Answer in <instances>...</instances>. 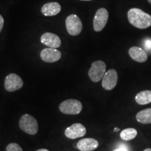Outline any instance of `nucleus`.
I'll return each instance as SVG.
<instances>
[{
	"instance_id": "obj_1",
	"label": "nucleus",
	"mask_w": 151,
	"mask_h": 151,
	"mask_svg": "<svg viewBox=\"0 0 151 151\" xmlns=\"http://www.w3.org/2000/svg\"><path fill=\"white\" fill-rule=\"evenodd\" d=\"M129 23L138 29H147L151 26V16L141 9L133 8L127 13Z\"/></svg>"
},
{
	"instance_id": "obj_2",
	"label": "nucleus",
	"mask_w": 151,
	"mask_h": 151,
	"mask_svg": "<svg viewBox=\"0 0 151 151\" xmlns=\"http://www.w3.org/2000/svg\"><path fill=\"white\" fill-rule=\"evenodd\" d=\"M19 127L20 129L30 135L37 134L39 130L37 120L29 114H24L19 120Z\"/></svg>"
},
{
	"instance_id": "obj_3",
	"label": "nucleus",
	"mask_w": 151,
	"mask_h": 151,
	"mask_svg": "<svg viewBox=\"0 0 151 151\" xmlns=\"http://www.w3.org/2000/svg\"><path fill=\"white\" fill-rule=\"evenodd\" d=\"M60 111L62 113L67 115H77L81 112L83 105L80 101L77 99H67L60 104Z\"/></svg>"
},
{
	"instance_id": "obj_4",
	"label": "nucleus",
	"mask_w": 151,
	"mask_h": 151,
	"mask_svg": "<svg viewBox=\"0 0 151 151\" xmlns=\"http://www.w3.org/2000/svg\"><path fill=\"white\" fill-rule=\"evenodd\" d=\"M106 65L103 61L94 62L88 71V76L92 82L97 83L103 78L106 73Z\"/></svg>"
},
{
	"instance_id": "obj_5",
	"label": "nucleus",
	"mask_w": 151,
	"mask_h": 151,
	"mask_svg": "<svg viewBox=\"0 0 151 151\" xmlns=\"http://www.w3.org/2000/svg\"><path fill=\"white\" fill-rule=\"evenodd\" d=\"M65 23L68 33L71 36H77L82 32V22L76 15L71 14L68 16L66 19Z\"/></svg>"
},
{
	"instance_id": "obj_6",
	"label": "nucleus",
	"mask_w": 151,
	"mask_h": 151,
	"mask_svg": "<svg viewBox=\"0 0 151 151\" xmlns=\"http://www.w3.org/2000/svg\"><path fill=\"white\" fill-rule=\"evenodd\" d=\"M109 20V12L104 8L98 9L94 15L93 28L95 32H101L105 27Z\"/></svg>"
},
{
	"instance_id": "obj_7",
	"label": "nucleus",
	"mask_w": 151,
	"mask_h": 151,
	"mask_svg": "<svg viewBox=\"0 0 151 151\" xmlns=\"http://www.w3.org/2000/svg\"><path fill=\"white\" fill-rule=\"evenodd\" d=\"M23 86L22 78L16 73H10L6 77L4 81V88L8 92H15L20 90Z\"/></svg>"
},
{
	"instance_id": "obj_8",
	"label": "nucleus",
	"mask_w": 151,
	"mask_h": 151,
	"mask_svg": "<svg viewBox=\"0 0 151 151\" xmlns=\"http://www.w3.org/2000/svg\"><path fill=\"white\" fill-rule=\"evenodd\" d=\"M118 76L115 69H109L105 73L102 78V87L106 90H111L116 86Z\"/></svg>"
},
{
	"instance_id": "obj_9",
	"label": "nucleus",
	"mask_w": 151,
	"mask_h": 151,
	"mask_svg": "<svg viewBox=\"0 0 151 151\" xmlns=\"http://www.w3.org/2000/svg\"><path fill=\"white\" fill-rule=\"evenodd\" d=\"M86 127L81 123H75L67 127L65 129V134L69 139H75L79 137H83L86 135Z\"/></svg>"
},
{
	"instance_id": "obj_10",
	"label": "nucleus",
	"mask_w": 151,
	"mask_h": 151,
	"mask_svg": "<svg viewBox=\"0 0 151 151\" xmlns=\"http://www.w3.org/2000/svg\"><path fill=\"white\" fill-rule=\"evenodd\" d=\"M40 56L43 61L48 63H53L60 60L62 54L56 48H47L41 50Z\"/></svg>"
},
{
	"instance_id": "obj_11",
	"label": "nucleus",
	"mask_w": 151,
	"mask_h": 151,
	"mask_svg": "<svg viewBox=\"0 0 151 151\" xmlns=\"http://www.w3.org/2000/svg\"><path fill=\"white\" fill-rule=\"evenodd\" d=\"M41 42L48 48H58L61 46V39L57 35L53 33H44L41 37Z\"/></svg>"
},
{
	"instance_id": "obj_12",
	"label": "nucleus",
	"mask_w": 151,
	"mask_h": 151,
	"mask_svg": "<svg viewBox=\"0 0 151 151\" xmlns=\"http://www.w3.org/2000/svg\"><path fill=\"white\" fill-rule=\"evenodd\" d=\"M99 146V142L94 139L87 138L81 139L77 143V148L81 151H93Z\"/></svg>"
},
{
	"instance_id": "obj_13",
	"label": "nucleus",
	"mask_w": 151,
	"mask_h": 151,
	"mask_svg": "<svg viewBox=\"0 0 151 151\" xmlns=\"http://www.w3.org/2000/svg\"><path fill=\"white\" fill-rule=\"evenodd\" d=\"M129 55L132 60L140 63L145 62L148 60V53L142 48L137 46H133L130 48Z\"/></svg>"
},
{
	"instance_id": "obj_14",
	"label": "nucleus",
	"mask_w": 151,
	"mask_h": 151,
	"mask_svg": "<svg viewBox=\"0 0 151 151\" xmlns=\"http://www.w3.org/2000/svg\"><path fill=\"white\" fill-rule=\"evenodd\" d=\"M61 11V6L58 2H49L45 4L41 8V13L45 16H54Z\"/></svg>"
},
{
	"instance_id": "obj_15",
	"label": "nucleus",
	"mask_w": 151,
	"mask_h": 151,
	"mask_svg": "<svg viewBox=\"0 0 151 151\" xmlns=\"http://www.w3.org/2000/svg\"><path fill=\"white\" fill-rule=\"evenodd\" d=\"M137 104L140 105H146L151 103V90H143L139 92L135 97Z\"/></svg>"
},
{
	"instance_id": "obj_16",
	"label": "nucleus",
	"mask_w": 151,
	"mask_h": 151,
	"mask_svg": "<svg viewBox=\"0 0 151 151\" xmlns=\"http://www.w3.org/2000/svg\"><path fill=\"white\" fill-rule=\"evenodd\" d=\"M137 120L142 124H151V108L142 110L137 113Z\"/></svg>"
},
{
	"instance_id": "obj_17",
	"label": "nucleus",
	"mask_w": 151,
	"mask_h": 151,
	"mask_svg": "<svg viewBox=\"0 0 151 151\" xmlns=\"http://www.w3.org/2000/svg\"><path fill=\"white\" fill-rule=\"evenodd\" d=\"M137 130L134 128H127L122 130L120 133V137L122 140L130 141L134 139L137 136Z\"/></svg>"
},
{
	"instance_id": "obj_18",
	"label": "nucleus",
	"mask_w": 151,
	"mask_h": 151,
	"mask_svg": "<svg viewBox=\"0 0 151 151\" xmlns=\"http://www.w3.org/2000/svg\"><path fill=\"white\" fill-rule=\"evenodd\" d=\"M6 151H23V150L18 143H11L6 146Z\"/></svg>"
},
{
	"instance_id": "obj_19",
	"label": "nucleus",
	"mask_w": 151,
	"mask_h": 151,
	"mask_svg": "<svg viewBox=\"0 0 151 151\" xmlns=\"http://www.w3.org/2000/svg\"><path fill=\"white\" fill-rule=\"evenodd\" d=\"M143 47L146 49L145 51L148 52V53H151V39H146V40H145Z\"/></svg>"
},
{
	"instance_id": "obj_20",
	"label": "nucleus",
	"mask_w": 151,
	"mask_h": 151,
	"mask_svg": "<svg viewBox=\"0 0 151 151\" xmlns=\"http://www.w3.org/2000/svg\"><path fill=\"white\" fill-rule=\"evenodd\" d=\"M4 20L3 17L0 15V33L4 27Z\"/></svg>"
},
{
	"instance_id": "obj_21",
	"label": "nucleus",
	"mask_w": 151,
	"mask_h": 151,
	"mask_svg": "<svg viewBox=\"0 0 151 151\" xmlns=\"http://www.w3.org/2000/svg\"><path fill=\"white\" fill-rule=\"evenodd\" d=\"M113 151H128V150H127V149L125 148V147L122 146V147H120V148H118L115 149V150H113Z\"/></svg>"
},
{
	"instance_id": "obj_22",
	"label": "nucleus",
	"mask_w": 151,
	"mask_h": 151,
	"mask_svg": "<svg viewBox=\"0 0 151 151\" xmlns=\"http://www.w3.org/2000/svg\"><path fill=\"white\" fill-rule=\"evenodd\" d=\"M36 151H49V150H47V149L42 148V149H39V150H36Z\"/></svg>"
},
{
	"instance_id": "obj_23",
	"label": "nucleus",
	"mask_w": 151,
	"mask_h": 151,
	"mask_svg": "<svg viewBox=\"0 0 151 151\" xmlns=\"http://www.w3.org/2000/svg\"><path fill=\"white\" fill-rule=\"evenodd\" d=\"M143 151H151V148H146V149H145Z\"/></svg>"
},
{
	"instance_id": "obj_24",
	"label": "nucleus",
	"mask_w": 151,
	"mask_h": 151,
	"mask_svg": "<svg viewBox=\"0 0 151 151\" xmlns=\"http://www.w3.org/2000/svg\"><path fill=\"white\" fill-rule=\"evenodd\" d=\"M118 131H119L118 128H116V129H114V132H118Z\"/></svg>"
},
{
	"instance_id": "obj_25",
	"label": "nucleus",
	"mask_w": 151,
	"mask_h": 151,
	"mask_svg": "<svg viewBox=\"0 0 151 151\" xmlns=\"http://www.w3.org/2000/svg\"><path fill=\"white\" fill-rule=\"evenodd\" d=\"M148 2H149V3H150V4H151V0H148Z\"/></svg>"
},
{
	"instance_id": "obj_26",
	"label": "nucleus",
	"mask_w": 151,
	"mask_h": 151,
	"mask_svg": "<svg viewBox=\"0 0 151 151\" xmlns=\"http://www.w3.org/2000/svg\"><path fill=\"white\" fill-rule=\"evenodd\" d=\"M81 1H91V0H81Z\"/></svg>"
}]
</instances>
